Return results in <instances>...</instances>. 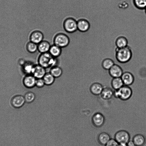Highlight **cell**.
I'll return each mask as SVG.
<instances>
[{
	"label": "cell",
	"instance_id": "cell-16",
	"mask_svg": "<svg viewBox=\"0 0 146 146\" xmlns=\"http://www.w3.org/2000/svg\"><path fill=\"white\" fill-rule=\"evenodd\" d=\"M25 102L24 97L21 95H17L13 97L11 100V104L15 108L22 107Z\"/></svg>",
	"mask_w": 146,
	"mask_h": 146
},
{
	"label": "cell",
	"instance_id": "cell-4",
	"mask_svg": "<svg viewBox=\"0 0 146 146\" xmlns=\"http://www.w3.org/2000/svg\"><path fill=\"white\" fill-rule=\"evenodd\" d=\"M53 42L54 44L62 48L68 46L70 42V39L66 34L60 33L55 36Z\"/></svg>",
	"mask_w": 146,
	"mask_h": 146
},
{
	"label": "cell",
	"instance_id": "cell-32",
	"mask_svg": "<svg viewBox=\"0 0 146 146\" xmlns=\"http://www.w3.org/2000/svg\"><path fill=\"white\" fill-rule=\"evenodd\" d=\"M127 146H136L133 140H129L127 143Z\"/></svg>",
	"mask_w": 146,
	"mask_h": 146
},
{
	"label": "cell",
	"instance_id": "cell-15",
	"mask_svg": "<svg viewBox=\"0 0 146 146\" xmlns=\"http://www.w3.org/2000/svg\"><path fill=\"white\" fill-rule=\"evenodd\" d=\"M36 78L32 75L28 74L23 80L25 86L28 88H32L35 86Z\"/></svg>",
	"mask_w": 146,
	"mask_h": 146
},
{
	"label": "cell",
	"instance_id": "cell-9",
	"mask_svg": "<svg viewBox=\"0 0 146 146\" xmlns=\"http://www.w3.org/2000/svg\"><path fill=\"white\" fill-rule=\"evenodd\" d=\"M108 71L109 74L112 78L121 77L123 73L121 67L115 64Z\"/></svg>",
	"mask_w": 146,
	"mask_h": 146
},
{
	"label": "cell",
	"instance_id": "cell-19",
	"mask_svg": "<svg viewBox=\"0 0 146 146\" xmlns=\"http://www.w3.org/2000/svg\"><path fill=\"white\" fill-rule=\"evenodd\" d=\"M111 139L110 135L105 132L100 133L98 137V140L99 143L103 145H105Z\"/></svg>",
	"mask_w": 146,
	"mask_h": 146
},
{
	"label": "cell",
	"instance_id": "cell-25",
	"mask_svg": "<svg viewBox=\"0 0 146 146\" xmlns=\"http://www.w3.org/2000/svg\"><path fill=\"white\" fill-rule=\"evenodd\" d=\"M42 79L45 85L50 86L54 82L55 78L50 73H46Z\"/></svg>",
	"mask_w": 146,
	"mask_h": 146
},
{
	"label": "cell",
	"instance_id": "cell-6",
	"mask_svg": "<svg viewBox=\"0 0 146 146\" xmlns=\"http://www.w3.org/2000/svg\"><path fill=\"white\" fill-rule=\"evenodd\" d=\"M114 139L118 143H127L130 139L129 133L125 130H120L117 132L114 135Z\"/></svg>",
	"mask_w": 146,
	"mask_h": 146
},
{
	"label": "cell",
	"instance_id": "cell-17",
	"mask_svg": "<svg viewBox=\"0 0 146 146\" xmlns=\"http://www.w3.org/2000/svg\"><path fill=\"white\" fill-rule=\"evenodd\" d=\"M51 46L49 42L43 40L38 44V50L41 53L48 52Z\"/></svg>",
	"mask_w": 146,
	"mask_h": 146
},
{
	"label": "cell",
	"instance_id": "cell-5",
	"mask_svg": "<svg viewBox=\"0 0 146 146\" xmlns=\"http://www.w3.org/2000/svg\"><path fill=\"white\" fill-rule=\"evenodd\" d=\"M63 26L65 31L69 33L74 32L78 30L77 21L72 17L68 18L64 20Z\"/></svg>",
	"mask_w": 146,
	"mask_h": 146
},
{
	"label": "cell",
	"instance_id": "cell-33",
	"mask_svg": "<svg viewBox=\"0 0 146 146\" xmlns=\"http://www.w3.org/2000/svg\"><path fill=\"white\" fill-rule=\"evenodd\" d=\"M118 146H127V143H119Z\"/></svg>",
	"mask_w": 146,
	"mask_h": 146
},
{
	"label": "cell",
	"instance_id": "cell-1",
	"mask_svg": "<svg viewBox=\"0 0 146 146\" xmlns=\"http://www.w3.org/2000/svg\"><path fill=\"white\" fill-rule=\"evenodd\" d=\"M115 57L117 60L121 63L128 62L131 59L132 52L131 48L129 46L122 48H116Z\"/></svg>",
	"mask_w": 146,
	"mask_h": 146
},
{
	"label": "cell",
	"instance_id": "cell-20",
	"mask_svg": "<svg viewBox=\"0 0 146 146\" xmlns=\"http://www.w3.org/2000/svg\"><path fill=\"white\" fill-rule=\"evenodd\" d=\"M115 44L117 48H124L128 46V41L125 37L120 36L118 37L116 39Z\"/></svg>",
	"mask_w": 146,
	"mask_h": 146
},
{
	"label": "cell",
	"instance_id": "cell-31",
	"mask_svg": "<svg viewBox=\"0 0 146 146\" xmlns=\"http://www.w3.org/2000/svg\"><path fill=\"white\" fill-rule=\"evenodd\" d=\"M119 143L114 139H111L105 146H118Z\"/></svg>",
	"mask_w": 146,
	"mask_h": 146
},
{
	"label": "cell",
	"instance_id": "cell-3",
	"mask_svg": "<svg viewBox=\"0 0 146 146\" xmlns=\"http://www.w3.org/2000/svg\"><path fill=\"white\" fill-rule=\"evenodd\" d=\"M133 91L129 86L124 85L119 89L113 91V96L123 101L129 100L131 97Z\"/></svg>",
	"mask_w": 146,
	"mask_h": 146
},
{
	"label": "cell",
	"instance_id": "cell-8",
	"mask_svg": "<svg viewBox=\"0 0 146 146\" xmlns=\"http://www.w3.org/2000/svg\"><path fill=\"white\" fill-rule=\"evenodd\" d=\"M121 78L124 85L129 86L132 85L135 80L134 77L131 72L126 71L123 72Z\"/></svg>",
	"mask_w": 146,
	"mask_h": 146
},
{
	"label": "cell",
	"instance_id": "cell-21",
	"mask_svg": "<svg viewBox=\"0 0 146 146\" xmlns=\"http://www.w3.org/2000/svg\"><path fill=\"white\" fill-rule=\"evenodd\" d=\"M48 52L53 57L57 58L62 53V48L54 44L51 45Z\"/></svg>",
	"mask_w": 146,
	"mask_h": 146
},
{
	"label": "cell",
	"instance_id": "cell-18",
	"mask_svg": "<svg viewBox=\"0 0 146 146\" xmlns=\"http://www.w3.org/2000/svg\"><path fill=\"white\" fill-rule=\"evenodd\" d=\"M132 140L136 146H143L146 142V139L145 136L140 134H137L134 135Z\"/></svg>",
	"mask_w": 146,
	"mask_h": 146
},
{
	"label": "cell",
	"instance_id": "cell-24",
	"mask_svg": "<svg viewBox=\"0 0 146 146\" xmlns=\"http://www.w3.org/2000/svg\"><path fill=\"white\" fill-rule=\"evenodd\" d=\"M115 64L114 61L110 58H106L102 61V66L104 69L109 70Z\"/></svg>",
	"mask_w": 146,
	"mask_h": 146
},
{
	"label": "cell",
	"instance_id": "cell-13",
	"mask_svg": "<svg viewBox=\"0 0 146 146\" xmlns=\"http://www.w3.org/2000/svg\"><path fill=\"white\" fill-rule=\"evenodd\" d=\"M104 87L99 82H95L91 85L90 88L91 93L93 95L96 96H100Z\"/></svg>",
	"mask_w": 146,
	"mask_h": 146
},
{
	"label": "cell",
	"instance_id": "cell-34",
	"mask_svg": "<svg viewBox=\"0 0 146 146\" xmlns=\"http://www.w3.org/2000/svg\"><path fill=\"white\" fill-rule=\"evenodd\" d=\"M145 13L146 14V8L145 9Z\"/></svg>",
	"mask_w": 146,
	"mask_h": 146
},
{
	"label": "cell",
	"instance_id": "cell-2",
	"mask_svg": "<svg viewBox=\"0 0 146 146\" xmlns=\"http://www.w3.org/2000/svg\"><path fill=\"white\" fill-rule=\"evenodd\" d=\"M52 56L48 52L41 53L38 59V64L45 69L55 65L56 58Z\"/></svg>",
	"mask_w": 146,
	"mask_h": 146
},
{
	"label": "cell",
	"instance_id": "cell-11",
	"mask_svg": "<svg viewBox=\"0 0 146 146\" xmlns=\"http://www.w3.org/2000/svg\"><path fill=\"white\" fill-rule=\"evenodd\" d=\"M44 35L43 33L39 31H35L31 34L30 37L31 41L37 44L43 40Z\"/></svg>",
	"mask_w": 146,
	"mask_h": 146
},
{
	"label": "cell",
	"instance_id": "cell-12",
	"mask_svg": "<svg viewBox=\"0 0 146 146\" xmlns=\"http://www.w3.org/2000/svg\"><path fill=\"white\" fill-rule=\"evenodd\" d=\"M78 30L82 32L88 31L90 27V24L89 22L86 19H82L77 21Z\"/></svg>",
	"mask_w": 146,
	"mask_h": 146
},
{
	"label": "cell",
	"instance_id": "cell-10",
	"mask_svg": "<svg viewBox=\"0 0 146 146\" xmlns=\"http://www.w3.org/2000/svg\"><path fill=\"white\" fill-rule=\"evenodd\" d=\"M46 73V69L38 64L34 65L32 74L37 79L42 78Z\"/></svg>",
	"mask_w": 146,
	"mask_h": 146
},
{
	"label": "cell",
	"instance_id": "cell-7",
	"mask_svg": "<svg viewBox=\"0 0 146 146\" xmlns=\"http://www.w3.org/2000/svg\"><path fill=\"white\" fill-rule=\"evenodd\" d=\"M92 122L94 125L97 127H102L104 124L105 118L103 114L100 112L94 113L92 117Z\"/></svg>",
	"mask_w": 146,
	"mask_h": 146
},
{
	"label": "cell",
	"instance_id": "cell-27",
	"mask_svg": "<svg viewBox=\"0 0 146 146\" xmlns=\"http://www.w3.org/2000/svg\"><path fill=\"white\" fill-rule=\"evenodd\" d=\"M27 49L29 52L34 53L38 50V44L30 41L27 44Z\"/></svg>",
	"mask_w": 146,
	"mask_h": 146
},
{
	"label": "cell",
	"instance_id": "cell-22",
	"mask_svg": "<svg viewBox=\"0 0 146 146\" xmlns=\"http://www.w3.org/2000/svg\"><path fill=\"white\" fill-rule=\"evenodd\" d=\"M124 85L121 77L113 78L111 81V86L114 90L119 89Z\"/></svg>",
	"mask_w": 146,
	"mask_h": 146
},
{
	"label": "cell",
	"instance_id": "cell-26",
	"mask_svg": "<svg viewBox=\"0 0 146 146\" xmlns=\"http://www.w3.org/2000/svg\"><path fill=\"white\" fill-rule=\"evenodd\" d=\"M134 5L139 9H145L146 8V0H133Z\"/></svg>",
	"mask_w": 146,
	"mask_h": 146
},
{
	"label": "cell",
	"instance_id": "cell-29",
	"mask_svg": "<svg viewBox=\"0 0 146 146\" xmlns=\"http://www.w3.org/2000/svg\"><path fill=\"white\" fill-rule=\"evenodd\" d=\"M34 66L31 63H25L24 64L23 67L24 72L28 74H32Z\"/></svg>",
	"mask_w": 146,
	"mask_h": 146
},
{
	"label": "cell",
	"instance_id": "cell-23",
	"mask_svg": "<svg viewBox=\"0 0 146 146\" xmlns=\"http://www.w3.org/2000/svg\"><path fill=\"white\" fill-rule=\"evenodd\" d=\"M55 78L60 77L63 72L62 70L60 67L54 66L51 67L49 72Z\"/></svg>",
	"mask_w": 146,
	"mask_h": 146
},
{
	"label": "cell",
	"instance_id": "cell-14",
	"mask_svg": "<svg viewBox=\"0 0 146 146\" xmlns=\"http://www.w3.org/2000/svg\"><path fill=\"white\" fill-rule=\"evenodd\" d=\"M113 91L110 88L104 87L100 95L101 98L105 100H108L111 99L113 96Z\"/></svg>",
	"mask_w": 146,
	"mask_h": 146
},
{
	"label": "cell",
	"instance_id": "cell-30",
	"mask_svg": "<svg viewBox=\"0 0 146 146\" xmlns=\"http://www.w3.org/2000/svg\"><path fill=\"white\" fill-rule=\"evenodd\" d=\"M45 85L42 78L36 79L35 86L39 88H42Z\"/></svg>",
	"mask_w": 146,
	"mask_h": 146
},
{
	"label": "cell",
	"instance_id": "cell-28",
	"mask_svg": "<svg viewBox=\"0 0 146 146\" xmlns=\"http://www.w3.org/2000/svg\"><path fill=\"white\" fill-rule=\"evenodd\" d=\"M24 97L25 102L28 103H30L34 100L35 98V96L33 92H29L25 94Z\"/></svg>",
	"mask_w": 146,
	"mask_h": 146
}]
</instances>
